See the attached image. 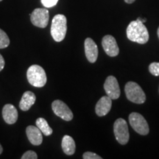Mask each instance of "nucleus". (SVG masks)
I'll use <instances>...</instances> for the list:
<instances>
[{
  "mask_svg": "<svg viewBox=\"0 0 159 159\" xmlns=\"http://www.w3.org/2000/svg\"><path fill=\"white\" fill-rule=\"evenodd\" d=\"M127 37L131 41L144 44L149 40V33L144 23L136 19L129 24L127 28Z\"/></svg>",
  "mask_w": 159,
  "mask_h": 159,
  "instance_id": "1",
  "label": "nucleus"
},
{
  "mask_svg": "<svg viewBox=\"0 0 159 159\" xmlns=\"http://www.w3.org/2000/svg\"><path fill=\"white\" fill-rule=\"evenodd\" d=\"M67 31V19L63 14L55 15L51 25V35L56 42H61L65 39Z\"/></svg>",
  "mask_w": 159,
  "mask_h": 159,
  "instance_id": "2",
  "label": "nucleus"
},
{
  "mask_svg": "<svg viewBox=\"0 0 159 159\" xmlns=\"http://www.w3.org/2000/svg\"><path fill=\"white\" fill-rule=\"evenodd\" d=\"M27 77L32 85L38 88L44 86L47 81L44 69L39 65H33L29 67L27 71Z\"/></svg>",
  "mask_w": 159,
  "mask_h": 159,
  "instance_id": "3",
  "label": "nucleus"
},
{
  "mask_svg": "<svg viewBox=\"0 0 159 159\" xmlns=\"http://www.w3.org/2000/svg\"><path fill=\"white\" fill-rule=\"evenodd\" d=\"M125 94L130 102L136 104H142L146 100V95L140 85L136 83L130 81L125 85Z\"/></svg>",
  "mask_w": 159,
  "mask_h": 159,
  "instance_id": "4",
  "label": "nucleus"
},
{
  "mask_svg": "<svg viewBox=\"0 0 159 159\" xmlns=\"http://www.w3.org/2000/svg\"><path fill=\"white\" fill-rule=\"evenodd\" d=\"M114 132L116 141L119 144L125 145L128 142L130 138L128 126L125 119L119 118L115 121Z\"/></svg>",
  "mask_w": 159,
  "mask_h": 159,
  "instance_id": "5",
  "label": "nucleus"
},
{
  "mask_svg": "<svg viewBox=\"0 0 159 159\" xmlns=\"http://www.w3.org/2000/svg\"><path fill=\"white\" fill-rule=\"evenodd\" d=\"M129 121L133 129L140 135H148L150 129L146 119L139 113L134 112L129 116Z\"/></svg>",
  "mask_w": 159,
  "mask_h": 159,
  "instance_id": "6",
  "label": "nucleus"
},
{
  "mask_svg": "<svg viewBox=\"0 0 159 159\" xmlns=\"http://www.w3.org/2000/svg\"><path fill=\"white\" fill-rule=\"evenodd\" d=\"M49 14L47 8H36L30 14V21L33 25L45 28L49 23Z\"/></svg>",
  "mask_w": 159,
  "mask_h": 159,
  "instance_id": "7",
  "label": "nucleus"
},
{
  "mask_svg": "<svg viewBox=\"0 0 159 159\" xmlns=\"http://www.w3.org/2000/svg\"><path fill=\"white\" fill-rule=\"evenodd\" d=\"M52 108L55 115L61 117L64 121L68 122L73 119L72 111L69 108L68 105L63 101L59 100V99L55 100L52 103Z\"/></svg>",
  "mask_w": 159,
  "mask_h": 159,
  "instance_id": "8",
  "label": "nucleus"
},
{
  "mask_svg": "<svg viewBox=\"0 0 159 159\" xmlns=\"http://www.w3.org/2000/svg\"><path fill=\"white\" fill-rule=\"evenodd\" d=\"M104 89L107 96L111 99H116L120 97V89L116 78L114 76H108L104 83Z\"/></svg>",
  "mask_w": 159,
  "mask_h": 159,
  "instance_id": "9",
  "label": "nucleus"
},
{
  "mask_svg": "<svg viewBox=\"0 0 159 159\" xmlns=\"http://www.w3.org/2000/svg\"><path fill=\"white\" fill-rule=\"evenodd\" d=\"M102 45L104 51L108 56L116 57L119 55V49L118 44H117L116 39L112 35H107L103 37Z\"/></svg>",
  "mask_w": 159,
  "mask_h": 159,
  "instance_id": "10",
  "label": "nucleus"
},
{
  "mask_svg": "<svg viewBox=\"0 0 159 159\" xmlns=\"http://www.w3.org/2000/svg\"><path fill=\"white\" fill-rule=\"evenodd\" d=\"M85 53L86 58L90 63H95L98 57V47L96 43L90 38H87L84 42Z\"/></svg>",
  "mask_w": 159,
  "mask_h": 159,
  "instance_id": "11",
  "label": "nucleus"
},
{
  "mask_svg": "<svg viewBox=\"0 0 159 159\" xmlns=\"http://www.w3.org/2000/svg\"><path fill=\"white\" fill-rule=\"evenodd\" d=\"M112 106V99L108 96L102 97L95 106V111L97 116H104L108 114Z\"/></svg>",
  "mask_w": 159,
  "mask_h": 159,
  "instance_id": "12",
  "label": "nucleus"
},
{
  "mask_svg": "<svg viewBox=\"0 0 159 159\" xmlns=\"http://www.w3.org/2000/svg\"><path fill=\"white\" fill-rule=\"evenodd\" d=\"M26 134L32 144L39 146L43 142L42 132L37 126L35 127L33 125H30L27 127L26 129Z\"/></svg>",
  "mask_w": 159,
  "mask_h": 159,
  "instance_id": "13",
  "label": "nucleus"
},
{
  "mask_svg": "<svg viewBox=\"0 0 159 159\" xmlns=\"http://www.w3.org/2000/svg\"><path fill=\"white\" fill-rule=\"evenodd\" d=\"M2 117L7 124L13 125L18 119V111L14 105L6 104L2 109Z\"/></svg>",
  "mask_w": 159,
  "mask_h": 159,
  "instance_id": "14",
  "label": "nucleus"
},
{
  "mask_svg": "<svg viewBox=\"0 0 159 159\" xmlns=\"http://www.w3.org/2000/svg\"><path fill=\"white\" fill-rule=\"evenodd\" d=\"M36 97L32 91H27L24 93L19 102V108L21 111H27L35 104Z\"/></svg>",
  "mask_w": 159,
  "mask_h": 159,
  "instance_id": "15",
  "label": "nucleus"
},
{
  "mask_svg": "<svg viewBox=\"0 0 159 159\" xmlns=\"http://www.w3.org/2000/svg\"><path fill=\"white\" fill-rule=\"evenodd\" d=\"M61 146H62L63 151L67 156H71L75 153L76 145H75L74 139L71 136H68V135H66L63 136Z\"/></svg>",
  "mask_w": 159,
  "mask_h": 159,
  "instance_id": "16",
  "label": "nucleus"
},
{
  "mask_svg": "<svg viewBox=\"0 0 159 159\" xmlns=\"http://www.w3.org/2000/svg\"><path fill=\"white\" fill-rule=\"evenodd\" d=\"M35 123H36V126L41 130L42 134L43 135H45L46 136H50V135L52 134V129L51 128V127L49 126L45 119L40 117V118L37 119L36 122Z\"/></svg>",
  "mask_w": 159,
  "mask_h": 159,
  "instance_id": "17",
  "label": "nucleus"
},
{
  "mask_svg": "<svg viewBox=\"0 0 159 159\" xmlns=\"http://www.w3.org/2000/svg\"><path fill=\"white\" fill-rule=\"evenodd\" d=\"M10 44V39L8 35L5 31L0 29V49H5Z\"/></svg>",
  "mask_w": 159,
  "mask_h": 159,
  "instance_id": "18",
  "label": "nucleus"
},
{
  "mask_svg": "<svg viewBox=\"0 0 159 159\" xmlns=\"http://www.w3.org/2000/svg\"><path fill=\"white\" fill-rule=\"evenodd\" d=\"M149 71L154 76H159V63L153 62L150 64Z\"/></svg>",
  "mask_w": 159,
  "mask_h": 159,
  "instance_id": "19",
  "label": "nucleus"
},
{
  "mask_svg": "<svg viewBox=\"0 0 159 159\" xmlns=\"http://www.w3.org/2000/svg\"><path fill=\"white\" fill-rule=\"evenodd\" d=\"M37 153L33 150H28L23 154L21 159H37Z\"/></svg>",
  "mask_w": 159,
  "mask_h": 159,
  "instance_id": "20",
  "label": "nucleus"
},
{
  "mask_svg": "<svg viewBox=\"0 0 159 159\" xmlns=\"http://www.w3.org/2000/svg\"><path fill=\"white\" fill-rule=\"evenodd\" d=\"M83 158L84 159H102V157H100L98 155L94 153L91 152H85L83 155Z\"/></svg>",
  "mask_w": 159,
  "mask_h": 159,
  "instance_id": "21",
  "label": "nucleus"
},
{
  "mask_svg": "<svg viewBox=\"0 0 159 159\" xmlns=\"http://www.w3.org/2000/svg\"><path fill=\"white\" fill-rule=\"evenodd\" d=\"M58 0H41V3L45 7H52L57 5Z\"/></svg>",
  "mask_w": 159,
  "mask_h": 159,
  "instance_id": "22",
  "label": "nucleus"
},
{
  "mask_svg": "<svg viewBox=\"0 0 159 159\" xmlns=\"http://www.w3.org/2000/svg\"><path fill=\"white\" fill-rule=\"evenodd\" d=\"M5 59H4L2 55L0 54V71H1L4 69V67H5Z\"/></svg>",
  "mask_w": 159,
  "mask_h": 159,
  "instance_id": "23",
  "label": "nucleus"
},
{
  "mask_svg": "<svg viewBox=\"0 0 159 159\" xmlns=\"http://www.w3.org/2000/svg\"><path fill=\"white\" fill-rule=\"evenodd\" d=\"M135 1H136V0H125V2L128 3V4H132V3H134Z\"/></svg>",
  "mask_w": 159,
  "mask_h": 159,
  "instance_id": "24",
  "label": "nucleus"
},
{
  "mask_svg": "<svg viewBox=\"0 0 159 159\" xmlns=\"http://www.w3.org/2000/svg\"><path fill=\"white\" fill-rule=\"evenodd\" d=\"M137 19L139 20V21H142V23H144V22H146V21H147V19H142V18H141V17L138 18V19Z\"/></svg>",
  "mask_w": 159,
  "mask_h": 159,
  "instance_id": "25",
  "label": "nucleus"
},
{
  "mask_svg": "<svg viewBox=\"0 0 159 159\" xmlns=\"http://www.w3.org/2000/svg\"><path fill=\"white\" fill-rule=\"evenodd\" d=\"M2 152H3V148L2 147V145L0 144V155L2 153Z\"/></svg>",
  "mask_w": 159,
  "mask_h": 159,
  "instance_id": "26",
  "label": "nucleus"
},
{
  "mask_svg": "<svg viewBox=\"0 0 159 159\" xmlns=\"http://www.w3.org/2000/svg\"><path fill=\"white\" fill-rule=\"evenodd\" d=\"M157 33H158V39H159V27L158 28V31H157Z\"/></svg>",
  "mask_w": 159,
  "mask_h": 159,
  "instance_id": "27",
  "label": "nucleus"
},
{
  "mask_svg": "<svg viewBox=\"0 0 159 159\" xmlns=\"http://www.w3.org/2000/svg\"><path fill=\"white\" fill-rule=\"evenodd\" d=\"M2 0H0V2H2Z\"/></svg>",
  "mask_w": 159,
  "mask_h": 159,
  "instance_id": "28",
  "label": "nucleus"
}]
</instances>
